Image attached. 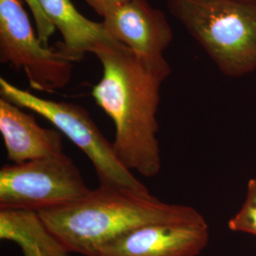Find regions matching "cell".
<instances>
[{"mask_svg":"<svg viewBox=\"0 0 256 256\" xmlns=\"http://www.w3.org/2000/svg\"><path fill=\"white\" fill-rule=\"evenodd\" d=\"M0 62L23 70L34 90L46 93L68 86L74 68L54 46L43 45L22 0H0Z\"/></svg>","mask_w":256,"mask_h":256,"instance_id":"cell-6","label":"cell"},{"mask_svg":"<svg viewBox=\"0 0 256 256\" xmlns=\"http://www.w3.org/2000/svg\"><path fill=\"white\" fill-rule=\"evenodd\" d=\"M0 133L8 158L16 164L64 153L63 134L40 126L34 115L1 97Z\"/></svg>","mask_w":256,"mask_h":256,"instance_id":"cell-9","label":"cell"},{"mask_svg":"<svg viewBox=\"0 0 256 256\" xmlns=\"http://www.w3.org/2000/svg\"><path fill=\"white\" fill-rule=\"evenodd\" d=\"M209 238L207 222L152 223L106 243L96 256H198L207 247Z\"/></svg>","mask_w":256,"mask_h":256,"instance_id":"cell-8","label":"cell"},{"mask_svg":"<svg viewBox=\"0 0 256 256\" xmlns=\"http://www.w3.org/2000/svg\"><path fill=\"white\" fill-rule=\"evenodd\" d=\"M168 10L224 75L256 70V1L166 0Z\"/></svg>","mask_w":256,"mask_h":256,"instance_id":"cell-3","label":"cell"},{"mask_svg":"<svg viewBox=\"0 0 256 256\" xmlns=\"http://www.w3.org/2000/svg\"><path fill=\"white\" fill-rule=\"evenodd\" d=\"M242 1H256V0H242Z\"/></svg>","mask_w":256,"mask_h":256,"instance_id":"cell-15","label":"cell"},{"mask_svg":"<svg viewBox=\"0 0 256 256\" xmlns=\"http://www.w3.org/2000/svg\"><path fill=\"white\" fill-rule=\"evenodd\" d=\"M106 30L146 62L169 66L165 50L174 34L167 18L148 0H128L110 12L102 21Z\"/></svg>","mask_w":256,"mask_h":256,"instance_id":"cell-7","label":"cell"},{"mask_svg":"<svg viewBox=\"0 0 256 256\" xmlns=\"http://www.w3.org/2000/svg\"><path fill=\"white\" fill-rule=\"evenodd\" d=\"M70 252L96 256L100 248L138 227L152 223H206L190 206L160 202L149 192L100 186L66 206L39 212Z\"/></svg>","mask_w":256,"mask_h":256,"instance_id":"cell-2","label":"cell"},{"mask_svg":"<svg viewBox=\"0 0 256 256\" xmlns=\"http://www.w3.org/2000/svg\"><path fill=\"white\" fill-rule=\"evenodd\" d=\"M99 16L104 18L112 10L117 8L128 0H84Z\"/></svg>","mask_w":256,"mask_h":256,"instance_id":"cell-14","label":"cell"},{"mask_svg":"<svg viewBox=\"0 0 256 256\" xmlns=\"http://www.w3.org/2000/svg\"><path fill=\"white\" fill-rule=\"evenodd\" d=\"M0 239L16 243L23 256H70L37 212L0 210Z\"/></svg>","mask_w":256,"mask_h":256,"instance_id":"cell-11","label":"cell"},{"mask_svg":"<svg viewBox=\"0 0 256 256\" xmlns=\"http://www.w3.org/2000/svg\"><path fill=\"white\" fill-rule=\"evenodd\" d=\"M30 10L34 18L36 32L40 41L44 46H48V40L54 34L55 28L46 18L39 0H24Z\"/></svg>","mask_w":256,"mask_h":256,"instance_id":"cell-13","label":"cell"},{"mask_svg":"<svg viewBox=\"0 0 256 256\" xmlns=\"http://www.w3.org/2000/svg\"><path fill=\"white\" fill-rule=\"evenodd\" d=\"M90 191L64 153L0 169V210L39 212L66 206Z\"/></svg>","mask_w":256,"mask_h":256,"instance_id":"cell-5","label":"cell"},{"mask_svg":"<svg viewBox=\"0 0 256 256\" xmlns=\"http://www.w3.org/2000/svg\"><path fill=\"white\" fill-rule=\"evenodd\" d=\"M39 3L63 38L55 48L74 63L81 61L86 54H93L101 44L118 42L106 30L102 22L84 18L72 0H39Z\"/></svg>","mask_w":256,"mask_h":256,"instance_id":"cell-10","label":"cell"},{"mask_svg":"<svg viewBox=\"0 0 256 256\" xmlns=\"http://www.w3.org/2000/svg\"><path fill=\"white\" fill-rule=\"evenodd\" d=\"M93 54L102 74L92 97L114 124L116 155L131 172L156 176L162 169L156 115L170 66L149 64L119 42L101 44Z\"/></svg>","mask_w":256,"mask_h":256,"instance_id":"cell-1","label":"cell"},{"mask_svg":"<svg viewBox=\"0 0 256 256\" xmlns=\"http://www.w3.org/2000/svg\"><path fill=\"white\" fill-rule=\"evenodd\" d=\"M228 227L232 232H245L256 236V178L248 182L246 198L240 210L229 220Z\"/></svg>","mask_w":256,"mask_h":256,"instance_id":"cell-12","label":"cell"},{"mask_svg":"<svg viewBox=\"0 0 256 256\" xmlns=\"http://www.w3.org/2000/svg\"><path fill=\"white\" fill-rule=\"evenodd\" d=\"M1 97L21 108L30 110L48 120L88 158L100 186L122 187L149 192L133 173L120 162L113 144L102 135L88 111L81 106L43 99L0 78Z\"/></svg>","mask_w":256,"mask_h":256,"instance_id":"cell-4","label":"cell"}]
</instances>
